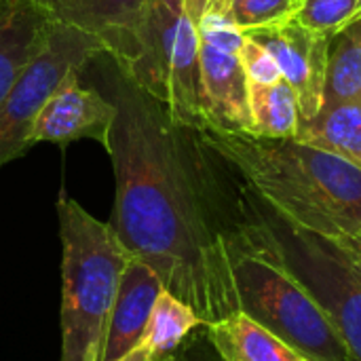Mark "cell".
Wrapping results in <instances>:
<instances>
[{
  "label": "cell",
  "instance_id": "1",
  "mask_svg": "<svg viewBox=\"0 0 361 361\" xmlns=\"http://www.w3.org/2000/svg\"><path fill=\"white\" fill-rule=\"evenodd\" d=\"M116 118L106 152L114 169L110 224L133 256L209 326L239 311L233 254L252 207L205 169L167 110L114 68Z\"/></svg>",
  "mask_w": 361,
  "mask_h": 361
},
{
  "label": "cell",
  "instance_id": "2",
  "mask_svg": "<svg viewBox=\"0 0 361 361\" xmlns=\"http://www.w3.org/2000/svg\"><path fill=\"white\" fill-rule=\"evenodd\" d=\"M192 133L205 150L235 167L250 195L290 226L330 241L360 235V167L294 137L273 140L216 127Z\"/></svg>",
  "mask_w": 361,
  "mask_h": 361
},
{
  "label": "cell",
  "instance_id": "3",
  "mask_svg": "<svg viewBox=\"0 0 361 361\" xmlns=\"http://www.w3.org/2000/svg\"><path fill=\"white\" fill-rule=\"evenodd\" d=\"M55 209L61 239L59 361H102L118 286L135 256L110 222L97 220L66 192Z\"/></svg>",
  "mask_w": 361,
  "mask_h": 361
},
{
  "label": "cell",
  "instance_id": "4",
  "mask_svg": "<svg viewBox=\"0 0 361 361\" xmlns=\"http://www.w3.org/2000/svg\"><path fill=\"white\" fill-rule=\"evenodd\" d=\"M239 311L262 324L302 360L349 361L319 300L275 256L254 214L233 254Z\"/></svg>",
  "mask_w": 361,
  "mask_h": 361
},
{
  "label": "cell",
  "instance_id": "5",
  "mask_svg": "<svg viewBox=\"0 0 361 361\" xmlns=\"http://www.w3.org/2000/svg\"><path fill=\"white\" fill-rule=\"evenodd\" d=\"M118 72L154 97L176 125L192 131L205 127L199 32L186 0L146 2L135 57Z\"/></svg>",
  "mask_w": 361,
  "mask_h": 361
},
{
  "label": "cell",
  "instance_id": "6",
  "mask_svg": "<svg viewBox=\"0 0 361 361\" xmlns=\"http://www.w3.org/2000/svg\"><path fill=\"white\" fill-rule=\"evenodd\" d=\"M252 214L275 256L319 300L349 361H361V275L324 237L298 231L250 195Z\"/></svg>",
  "mask_w": 361,
  "mask_h": 361
},
{
  "label": "cell",
  "instance_id": "7",
  "mask_svg": "<svg viewBox=\"0 0 361 361\" xmlns=\"http://www.w3.org/2000/svg\"><path fill=\"white\" fill-rule=\"evenodd\" d=\"M99 55L104 49L89 34L61 23L51 25L44 47L0 104V167L34 146L32 129L47 99L68 76L78 74Z\"/></svg>",
  "mask_w": 361,
  "mask_h": 361
},
{
  "label": "cell",
  "instance_id": "8",
  "mask_svg": "<svg viewBox=\"0 0 361 361\" xmlns=\"http://www.w3.org/2000/svg\"><path fill=\"white\" fill-rule=\"evenodd\" d=\"M243 34L275 57L283 78L296 91L300 121H311L324 106L330 38L305 27L296 17L281 25L258 27Z\"/></svg>",
  "mask_w": 361,
  "mask_h": 361
},
{
  "label": "cell",
  "instance_id": "9",
  "mask_svg": "<svg viewBox=\"0 0 361 361\" xmlns=\"http://www.w3.org/2000/svg\"><path fill=\"white\" fill-rule=\"evenodd\" d=\"M51 23L80 30L95 38L104 55L125 70L137 51V34L148 0H30Z\"/></svg>",
  "mask_w": 361,
  "mask_h": 361
},
{
  "label": "cell",
  "instance_id": "10",
  "mask_svg": "<svg viewBox=\"0 0 361 361\" xmlns=\"http://www.w3.org/2000/svg\"><path fill=\"white\" fill-rule=\"evenodd\" d=\"M114 118V102L99 89L80 85L78 74H72L42 106L32 129V144L68 146L78 140H93L106 148Z\"/></svg>",
  "mask_w": 361,
  "mask_h": 361
},
{
  "label": "cell",
  "instance_id": "11",
  "mask_svg": "<svg viewBox=\"0 0 361 361\" xmlns=\"http://www.w3.org/2000/svg\"><path fill=\"white\" fill-rule=\"evenodd\" d=\"M201 87L205 99V127L252 133L250 85L239 53L199 38Z\"/></svg>",
  "mask_w": 361,
  "mask_h": 361
},
{
  "label": "cell",
  "instance_id": "12",
  "mask_svg": "<svg viewBox=\"0 0 361 361\" xmlns=\"http://www.w3.org/2000/svg\"><path fill=\"white\" fill-rule=\"evenodd\" d=\"M163 292L161 277L137 256L123 273L112 307L102 361H116L135 349L144 336L152 307Z\"/></svg>",
  "mask_w": 361,
  "mask_h": 361
},
{
  "label": "cell",
  "instance_id": "13",
  "mask_svg": "<svg viewBox=\"0 0 361 361\" xmlns=\"http://www.w3.org/2000/svg\"><path fill=\"white\" fill-rule=\"evenodd\" d=\"M51 25L30 0H0V104L44 47Z\"/></svg>",
  "mask_w": 361,
  "mask_h": 361
},
{
  "label": "cell",
  "instance_id": "14",
  "mask_svg": "<svg viewBox=\"0 0 361 361\" xmlns=\"http://www.w3.org/2000/svg\"><path fill=\"white\" fill-rule=\"evenodd\" d=\"M205 332L222 361H300L277 334L237 311L220 322L205 326Z\"/></svg>",
  "mask_w": 361,
  "mask_h": 361
},
{
  "label": "cell",
  "instance_id": "15",
  "mask_svg": "<svg viewBox=\"0 0 361 361\" xmlns=\"http://www.w3.org/2000/svg\"><path fill=\"white\" fill-rule=\"evenodd\" d=\"M294 140L332 152L361 169V102L324 104L311 121H300Z\"/></svg>",
  "mask_w": 361,
  "mask_h": 361
},
{
  "label": "cell",
  "instance_id": "16",
  "mask_svg": "<svg viewBox=\"0 0 361 361\" xmlns=\"http://www.w3.org/2000/svg\"><path fill=\"white\" fill-rule=\"evenodd\" d=\"M250 114L254 135L290 140L300 125L296 91L286 78L273 85H250Z\"/></svg>",
  "mask_w": 361,
  "mask_h": 361
},
{
  "label": "cell",
  "instance_id": "17",
  "mask_svg": "<svg viewBox=\"0 0 361 361\" xmlns=\"http://www.w3.org/2000/svg\"><path fill=\"white\" fill-rule=\"evenodd\" d=\"M205 326L207 324L199 317V313L188 302H184L182 298H178L176 294L163 288V292L159 294L152 307V313L148 317V324L140 343L154 353L171 355V353H178L180 347L199 328H205Z\"/></svg>",
  "mask_w": 361,
  "mask_h": 361
},
{
  "label": "cell",
  "instance_id": "18",
  "mask_svg": "<svg viewBox=\"0 0 361 361\" xmlns=\"http://www.w3.org/2000/svg\"><path fill=\"white\" fill-rule=\"evenodd\" d=\"M336 102H361V17L328 44L324 104Z\"/></svg>",
  "mask_w": 361,
  "mask_h": 361
},
{
  "label": "cell",
  "instance_id": "19",
  "mask_svg": "<svg viewBox=\"0 0 361 361\" xmlns=\"http://www.w3.org/2000/svg\"><path fill=\"white\" fill-rule=\"evenodd\" d=\"M209 2H216L218 8L241 32L292 21L302 6V0H209Z\"/></svg>",
  "mask_w": 361,
  "mask_h": 361
},
{
  "label": "cell",
  "instance_id": "20",
  "mask_svg": "<svg viewBox=\"0 0 361 361\" xmlns=\"http://www.w3.org/2000/svg\"><path fill=\"white\" fill-rule=\"evenodd\" d=\"M361 17V0H302L296 21L332 38Z\"/></svg>",
  "mask_w": 361,
  "mask_h": 361
},
{
  "label": "cell",
  "instance_id": "21",
  "mask_svg": "<svg viewBox=\"0 0 361 361\" xmlns=\"http://www.w3.org/2000/svg\"><path fill=\"white\" fill-rule=\"evenodd\" d=\"M239 59H241V66L245 70L250 85H273L283 78L275 57L262 44L252 40L250 36H245V40H243Z\"/></svg>",
  "mask_w": 361,
  "mask_h": 361
},
{
  "label": "cell",
  "instance_id": "22",
  "mask_svg": "<svg viewBox=\"0 0 361 361\" xmlns=\"http://www.w3.org/2000/svg\"><path fill=\"white\" fill-rule=\"evenodd\" d=\"M176 361H222L216 353L205 328H199L178 351Z\"/></svg>",
  "mask_w": 361,
  "mask_h": 361
},
{
  "label": "cell",
  "instance_id": "23",
  "mask_svg": "<svg viewBox=\"0 0 361 361\" xmlns=\"http://www.w3.org/2000/svg\"><path fill=\"white\" fill-rule=\"evenodd\" d=\"M330 241V239H328ZM336 245V250L343 254V258L357 271L361 275V241L357 237H349L343 241H332Z\"/></svg>",
  "mask_w": 361,
  "mask_h": 361
},
{
  "label": "cell",
  "instance_id": "24",
  "mask_svg": "<svg viewBox=\"0 0 361 361\" xmlns=\"http://www.w3.org/2000/svg\"><path fill=\"white\" fill-rule=\"evenodd\" d=\"M176 357H178V353H171V355L154 353V351H150L148 347H144V345L140 343L135 349H131L127 355H123L121 360L116 361H176Z\"/></svg>",
  "mask_w": 361,
  "mask_h": 361
},
{
  "label": "cell",
  "instance_id": "25",
  "mask_svg": "<svg viewBox=\"0 0 361 361\" xmlns=\"http://www.w3.org/2000/svg\"><path fill=\"white\" fill-rule=\"evenodd\" d=\"M207 4H209V0H186V8H188L190 17L195 19V23L201 19V15L207 8Z\"/></svg>",
  "mask_w": 361,
  "mask_h": 361
},
{
  "label": "cell",
  "instance_id": "26",
  "mask_svg": "<svg viewBox=\"0 0 361 361\" xmlns=\"http://www.w3.org/2000/svg\"><path fill=\"white\" fill-rule=\"evenodd\" d=\"M357 239H360V241H361V231H360V235H357Z\"/></svg>",
  "mask_w": 361,
  "mask_h": 361
},
{
  "label": "cell",
  "instance_id": "27",
  "mask_svg": "<svg viewBox=\"0 0 361 361\" xmlns=\"http://www.w3.org/2000/svg\"><path fill=\"white\" fill-rule=\"evenodd\" d=\"M300 361H309V360H300Z\"/></svg>",
  "mask_w": 361,
  "mask_h": 361
}]
</instances>
